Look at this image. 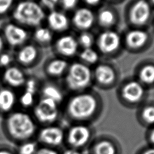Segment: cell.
<instances>
[{
    "instance_id": "23",
    "label": "cell",
    "mask_w": 154,
    "mask_h": 154,
    "mask_svg": "<svg viewBox=\"0 0 154 154\" xmlns=\"http://www.w3.org/2000/svg\"><path fill=\"white\" fill-rule=\"evenodd\" d=\"M34 40L41 44H47L52 39L51 31L46 27H38L34 32Z\"/></svg>"
},
{
    "instance_id": "28",
    "label": "cell",
    "mask_w": 154,
    "mask_h": 154,
    "mask_svg": "<svg viewBox=\"0 0 154 154\" xmlns=\"http://www.w3.org/2000/svg\"><path fill=\"white\" fill-rule=\"evenodd\" d=\"M34 94L35 93L25 90L20 97V103L24 106H31L34 100Z\"/></svg>"
},
{
    "instance_id": "34",
    "label": "cell",
    "mask_w": 154,
    "mask_h": 154,
    "mask_svg": "<svg viewBox=\"0 0 154 154\" xmlns=\"http://www.w3.org/2000/svg\"><path fill=\"white\" fill-rule=\"evenodd\" d=\"M78 2V0H61L63 7L67 9L70 10L75 7Z\"/></svg>"
},
{
    "instance_id": "6",
    "label": "cell",
    "mask_w": 154,
    "mask_h": 154,
    "mask_svg": "<svg viewBox=\"0 0 154 154\" xmlns=\"http://www.w3.org/2000/svg\"><path fill=\"white\" fill-rule=\"evenodd\" d=\"M34 114L39 121L51 123L58 117V103L52 99L43 97L35 107Z\"/></svg>"
},
{
    "instance_id": "41",
    "label": "cell",
    "mask_w": 154,
    "mask_h": 154,
    "mask_svg": "<svg viewBox=\"0 0 154 154\" xmlns=\"http://www.w3.org/2000/svg\"><path fill=\"white\" fill-rule=\"evenodd\" d=\"M0 154H11V153L7 150H1Z\"/></svg>"
},
{
    "instance_id": "26",
    "label": "cell",
    "mask_w": 154,
    "mask_h": 154,
    "mask_svg": "<svg viewBox=\"0 0 154 154\" xmlns=\"http://www.w3.org/2000/svg\"><path fill=\"white\" fill-rule=\"evenodd\" d=\"M99 22L102 26H109L114 23L115 17L114 13L107 9L101 11L98 16Z\"/></svg>"
},
{
    "instance_id": "2",
    "label": "cell",
    "mask_w": 154,
    "mask_h": 154,
    "mask_svg": "<svg viewBox=\"0 0 154 154\" xmlns=\"http://www.w3.org/2000/svg\"><path fill=\"white\" fill-rule=\"evenodd\" d=\"M97 107V101L93 96L80 94L70 100L67 105V112L75 120L85 121L94 116Z\"/></svg>"
},
{
    "instance_id": "20",
    "label": "cell",
    "mask_w": 154,
    "mask_h": 154,
    "mask_svg": "<svg viewBox=\"0 0 154 154\" xmlns=\"http://www.w3.org/2000/svg\"><path fill=\"white\" fill-rule=\"evenodd\" d=\"M16 100L14 93L10 90L3 88L0 90V110L10 111L14 106Z\"/></svg>"
},
{
    "instance_id": "10",
    "label": "cell",
    "mask_w": 154,
    "mask_h": 154,
    "mask_svg": "<svg viewBox=\"0 0 154 154\" xmlns=\"http://www.w3.org/2000/svg\"><path fill=\"white\" fill-rule=\"evenodd\" d=\"M40 140L50 146H59L64 140L63 130L57 126H51L43 129L39 134Z\"/></svg>"
},
{
    "instance_id": "16",
    "label": "cell",
    "mask_w": 154,
    "mask_h": 154,
    "mask_svg": "<svg viewBox=\"0 0 154 154\" xmlns=\"http://www.w3.org/2000/svg\"><path fill=\"white\" fill-rule=\"evenodd\" d=\"M47 22L50 28L55 31H64L69 26L67 17L64 13L54 10L48 14Z\"/></svg>"
},
{
    "instance_id": "19",
    "label": "cell",
    "mask_w": 154,
    "mask_h": 154,
    "mask_svg": "<svg viewBox=\"0 0 154 154\" xmlns=\"http://www.w3.org/2000/svg\"><path fill=\"white\" fill-rule=\"evenodd\" d=\"M93 154H118V150L112 141L101 140L94 145Z\"/></svg>"
},
{
    "instance_id": "11",
    "label": "cell",
    "mask_w": 154,
    "mask_h": 154,
    "mask_svg": "<svg viewBox=\"0 0 154 154\" xmlns=\"http://www.w3.org/2000/svg\"><path fill=\"white\" fill-rule=\"evenodd\" d=\"M144 90L140 82L131 81L127 83L123 88L122 94L123 99L131 103L140 102L143 97Z\"/></svg>"
},
{
    "instance_id": "8",
    "label": "cell",
    "mask_w": 154,
    "mask_h": 154,
    "mask_svg": "<svg viewBox=\"0 0 154 154\" xmlns=\"http://www.w3.org/2000/svg\"><path fill=\"white\" fill-rule=\"evenodd\" d=\"M150 7L145 0H138L131 9L129 17L131 22L137 25L144 24L149 19Z\"/></svg>"
},
{
    "instance_id": "30",
    "label": "cell",
    "mask_w": 154,
    "mask_h": 154,
    "mask_svg": "<svg viewBox=\"0 0 154 154\" xmlns=\"http://www.w3.org/2000/svg\"><path fill=\"white\" fill-rule=\"evenodd\" d=\"M36 150V146L34 143H26L23 144L19 149L20 154H34Z\"/></svg>"
},
{
    "instance_id": "42",
    "label": "cell",
    "mask_w": 154,
    "mask_h": 154,
    "mask_svg": "<svg viewBox=\"0 0 154 154\" xmlns=\"http://www.w3.org/2000/svg\"><path fill=\"white\" fill-rule=\"evenodd\" d=\"M152 2L154 3V0H152Z\"/></svg>"
},
{
    "instance_id": "25",
    "label": "cell",
    "mask_w": 154,
    "mask_h": 154,
    "mask_svg": "<svg viewBox=\"0 0 154 154\" xmlns=\"http://www.w3.org/2000/svg\"><path fill=\"white\" fill-rule=\"evenodd\" d=\"M140 80L145 84H152L154 82V66L146 65L144 66L140 72Z\"/></svg>"
},
{
    "instance_id": "7",
    "label": "cell",
    "mask_w": 154,
    "mask_h": 154,
    "mask_svg": "<svg viewBox=\"0 0 154 154\" xmlns=\"http://www.w3.org/2000/svg\"><path fill=\"white\" fill-rule=\"evenodd\" d=\"M28 32L21 25L14 23H8L3 28V38L13 46H22L27 40Z\"/></svg>"
},
{
    "instance_id": "32",
    "label": "cell",
    "mask_w": 154,
    "mask_h": 154,
    "mask_svg": "<svg viewBox=\"0 0 154 154\" xmlns=\"http://www.w3.org/2000/svg\"><path fill=\"white\" fill-rule=\"evenodd\" d=\"M11 57L10 54L2 52L0 54V66L7 67L11 63Z\"/></svg>"
},
{
    "instance_id": "1",
    "label": "cell",
    "mask_w": 154,
    "mask_h": 154,
    "mask_svg": "<svg viewBox=\"0 0 154 154\" xmlns=\"http://www.w3.org/2000/svg\"><path fill=\"white\" fill-rule=\"evenodd\" d=\"M12 16L17 24L37 27L45 19V13L42 6L36 2L24 0L16 4L13 9Z\"/></svg>"
},
{
    "instance_id": "37",
    "label": "cell",
    "mask_w": 154,
    "mask_h": 154,
    "mask_svg": "<svg viewBox=\"0 0 154 154\" xmlns=\"http://www.w3.org/2000/svg\"><path fill=\"white\" fill-rule=\"evenodd\" d=\"M149 141L154 146V128H153L149 132Z\"/></svg>"
},
{
    "instance_id": "22",
    "label": "cell",
    "mask_w": 154,
    "mask_h": 154,
    "mask_svg": "<svg viewBox=\"0 0 154 154\" xmlns=\"http://www.w3.org/2000/svg\"><path fill=\"white\" fill-rule=\"evenodd\" d=\"M42 94L43 97L52 99L58 104L63 100L61 91L57 87L52 85H48L43 87Z\"/></svg>"
},
{
    "instance_id": "38",
    "label": "cell",
    "mask_w": 154,
    "mask_h": 154,
    "mask_svg": "<svg viewBox=\"0 0 154 154\" xmlns=\"http://www.w3.org/2000/svg\"><path fill=\"white\" fill-rule=\"evenodd\" d=\"M141 154H154V147H149L145 149Z\"/></svg>"
},
{
    "instance_id": "18",
    "label": "cell",
    "mask_w": 154,
    "mask_h": 154,
    "mask_svg": "<svg viewBox=\"0 0 154 154\" xmlns=\"http://www.w3.org/2000/svg\"><path fill=\"white\" fill-rule=\"evenodd\" d=\"M95 76L97 81L103 84H109L115 79L113 69L106 65H100L95 70Z\"/></svg>"
},
{
    "instance_id": "13",
    "label": "cell",
    "mask_w": 154,
    "mask_h": 154,
    "mask_svg": "<svg viewBox=\"0 0 154 154\" xmlns=\"http://www.w3.org/2000/svg\"><path fill=\"white\" fill-rule=\"evenodd\" d=\"M78 42L71 35H64L60 37L55 43L57 51L64 56L73 55L78 49Z\"/></svg>"
},
{
    "instance_id": "24",
    "label": "cell",
    "mask_w": 154,
    "mask_h": 154,
    "mask_svg": "<svg viewBox=\"0 0 154 154\" xmlns=\"http://www.w3.org/2000/svg\"><path fill=\"white\" fill-rule=\"evenodd\" d=\"M140 120L144 125L148 126L154 125V106L148 105L145 106L141 111Z\"/></svg>"
},
{
    "instance_id": "9",
    "label": "cell",
    "mask_w": 154,
    "mask_h": 154,
    "mask_svg": "<svg viewBox=\"0 0 154 154\" xmlns=\"http://www.w3.org/2000/svg\"><path fill=\"white\" fill-rule=\"evenodd\" d=\"M120 45V37L113 31L102 32L98 39V46L103 53H111L118 49Z\"/></svg>"
},
{
    "instance_id": "5",
    "label": "cell",
    "mask_w": 154,
    "mask_h": 154,
    "mask_svg": "<svg viewBox=\"0 0 154 154\" xmlns=\"http://www.w3.org/2000/svg\"><path fill=\"white\" fill-rule=\"evenodd\" d=\"M91 137V131L88 126L83 124L72 126L68 131L67 140L71 148L78 149L86 146Z\"/></svg>"
},
{
    "instance_id": "36",
    "label": "cell",
    "mask_w": 154,
    "mask_h": 154,
    "mask_svg": "<svg viewBox=\"0 0 154 154\" xmlns=\"http://www.w3.org/2000/svg\"><path fill=\"white\" fill-rule=\"evenodd\" d=\"M63 154H81V153L78 150L76 149L70 148L69 149H66Z\"/></svg>"
},
{
    "instance_id": "31",
    "label": "cell",
    "mask_w": 154,
    "mask_h": 154,
    "mask_svg": "<svg viewBox=\"0 0 154 154\" xmlns=\"http://www.w3.org/2000/svg\"><path fill=\"white\" fill-rule=\"evenodd\" d=\"M14 0H0V15L7 13L13 6Z\"/></svg>"
},
{
    "instance_id": "3",
    "label": "cell",
    "mask_w": 154,
    "mask_h": 154,
    "mask_svg": "<svg viewBox=\"0 0 154 154\" xmlns=\"http://www.w3.org/2000/svg\"><path fill=\"white\" fill-rule=\"evenodd\" d=\"M10 134L15 138L25 140L29 138L35 132V124L31 117L24 112L12 114L7 120Z\"/></svg>"
},
{
    "instance_id": "21",
    "label": "cell",
    "mask_w": 154,
    "mask_h": 154,
    "mask_svg": "<svg viewBox=\"0 0 154 154\" xmlns=\"http://www.w3.org/2000/svg\"><path fill=\"white\" fill-rule=\"evenodd\" d=\"M67 67V62L63 59H55L51 61L46 66V72L53 76L61 75Z\"/></svg>"
},
{
    "instance_id": "39",
    "label": "cell",
    "mask_w": 154,
    "mask_h": 154,
    "mask_svg": "<svg viewBox=\"0 0 154 154\" xmlns=\"http://www.w3.org/2000/svg\"><path fill=\"white\" fill-rule=\"evenodd\" d=\"M4 48V40L3 37L0 35V54L2 52Z\"/></svg>"
},
{
    "instance_id": "27",
    "label": "cell",
    "mask_w": 154,
    "mask_h": 154,
    "mask_svg": "<svg viewBox=\"0 0 154 154\" xmlns=\"http://www.w3.org/2000/svg\"><path fill=\"white\" fill-rule=\"evenodd\" d=\"M81 58L86 63L93 64L97 61L99 57L97 53L94 50L90 48L83 50L81 54Z\"/></svg>"
},
{
    "instance_id": "29",
    "label": "cell",
    "mask_w": 154,
    "mask_h": 154,
    "mask_svg": "<svg viewBox=\"0 0 154 154\" xmlns=\"http://www.w3.org/2000/svg\"><path fill=\"white\" fill-rule=\"evenodd\" d=\"M79 43L84 48V49L90 48L93 43V37L89 33H82L79 37Z\"/></svg>"
},
{
    "instance_id": "40",
    "label": "cell",
    "mask_w": 154,
    "mask_h": 154,
    "mask_svg": "<svg viewBox=\"0 0 154 154\" xmlns=\"http://www.w3.org/2000/svg\"><path fill=\"white\" fill-rule=\"evenodd\" d=\"M85 2L90 4V5H95L96 4H97L100 0H85Z\"/></svg>"
},
{
    "instance_id": "17",
    "label": "cell",
    "mask_w": 154,
    "mask_h": 154,
    "mask_svg": "<svg viewBox=\"0 0 154 154\" xmlns=\"http://www.w3.org/2000/svg\"><path fill=\"white\" fill-rule=\"evenodd\" d=\"M148 39L147 34L141 29H134L129 31L126 37L127 45L132 48L142 47Z\"/></svg>"
},
{
    "instance_id": "15",
    "label": "cell",
    "mask_w": 154,
    "mask_h": 154,
    "mask_svg": "<svg viewBox=\"0 0 154 154\" xmlns=\"http://www.w3.org/2000/svg\"><path fill=\"white\" fill-rule=\"evenodd\" d=\"M73 22L78 28L87 29L93 25L94 22L93 13L88 8H79L75 13Z\"/></svg>"
},
{
    "instance_id": "33",
    "label": "cell",
    "mask_w": 154,
    "mask_h": 154,
    "mask_svg": "<svg viewBox=\"0 0 154 154\" xmlns=\"http://www.w3.org/2000/svg\"><path fill=\"white\" fill-rule=\"evenodd\" d=\"M40 2L45 7L49 10H53L57 5L59 0H40Z\"/></svg>"
},
{
    "instance_id": "14",
    "label": "cell",
    "mask_w": 154,
    "mask_h": 154,
    "mask_svg": "<svg viewBox=\"0 0 154 154\" xmlns=\"http://www.w3.org/2000/svg\"><path fill=\"white\" fill-rule=\"evenodd\" d=\"M38 55V49L35 46L26 44L19 49L16 55V59L22 65L28 66L35 61Z\"/></svg>"
},
{
    "instance_id": "12",
    "label": "cell",
    "mask_w": 154,
    "mask_h": 154,
    "mask_svg": "<svg viewBox=\"0 0 154 154\" xmlns=\"http://www.w3.org/2000/svg\"><path fill=\"white\" fill-rule=\"evenodd\" d=\"M3 80L12 87H20L26 82L23 72L16 66H9L3 73Z\"/></svg>"
},
{
    "instance_id": "4",
    "label": "cell",
    "mask_w": 154,
    "mask_h": 154,
    "mask_svg": "<svg viewBox=\"0 0 154 154\" xmlns=\"http://www.w3.org/2000/svg\"><path fill=\"white\" fill-rule=\"evenodd\" d=\"M89 68L84 64L76 63L69 69L66 81L68 87L73 90H80L87 87L91 81Z\"/></svg>"
},
{
    "instance_id": "35",
    "label": "cell",
    "mask_w": 154,
    "mask_h": 154,
    "mask_svg": "<svg viewBox=\"0 0 154 154\" xmlns=\"http://www.w3.org/2000/svg\"><path fill=\"white\" fill-rule=\"evenodd\" d=\"M37 154H58L57 151L52 149L42 148L38 150Z\"/></svg>"
}]
</instances>
